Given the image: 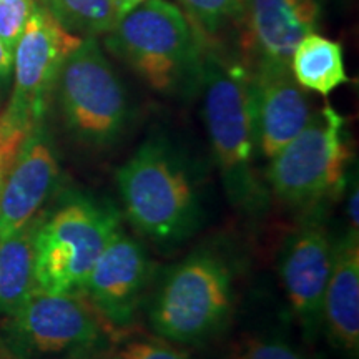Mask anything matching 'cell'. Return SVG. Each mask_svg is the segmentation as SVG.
Segmentation results:
<instances>
[{
	"label": "cell",
	"instance_id": "obj_5",
	"mask_svg": "<svg viewBox=\"0 0 359 359\" xmlns=\"http://www.w3.org/2000/svg\"><path fill=\"white\" fill-rule=\"evenodd\" d=\"M120 213L109 201L72 195L42 218L35 233V285L50 293L82 290L93 264L116 231Z\"/></svg>",
	"mask_w": 359,
	"mask_h": 359
},
{
	"label": "cell",
	"instance_id": "obj_15",
	"mask_svg": "<svg viewBox=\"0 0 359 359\" xmlns=\"http://www.w3.org/2000/svg\"><path fill=\"white\" fill-rule=\"evenodd\" d=\"M323 327L336 348L359 351V231L348 228L333 243V264L323 303Z\"/></svg>",
	"mask_w": 359,
	"mask_h": 359
},
{
	"label": "cell",
	"instance_id": "obj_28",
	"mask_svg": "<svg viewBox=\"0 0 359 359\" xmlns=\"http://www.w3.org/2000/svg\"><path fill=\"white\" fill-rule=\"evenodd\" d=\"M0 359H22L13 349L8 346V343L0 336Z\"/></svg>",
	"mask_w": 359,
	"mask_h": 359
},
{
	"label": "cell",
	"instance_id": "obj_24",
	"mask_svg": "<svg viewBox=\"0 0 359 359\" xmlns=\"http://www.w3.org/2000/svg\"><path fill=\"white\" fill-rule=\"evenodd\" d=\"M13 70V53L6 47V43L0 39V103L6 98L12 83Z\"/></svg>",
	"mask_w": 359,
	"mask_h": 359
},
{
	"label": "cell",
	"instance_id": "obj_7",
	"mask_svg": "<svg viewBox=\"0 0 359 359\" xmlns=\"http://www.w3.org/2000/svg\"><path fill=\"white\" fill-rule=\"evenodd\" d=\"M55 90L65 125L83 145L109 148L127 128V90L97 43L87 37L67 57Z\"/></svg>",
	"mask_w": 359,
	"mask_h": 359
},
{
	"label": "cell",
	"instance_id": "obj_2",
	"mask_svg": "<svg viewBox=\"0 0 359 359\" xmlns=\"http://www.w3.org/2000/svg\"><path fill=\"white\" fill-rule=\"evenodd\" d=\"M116 188L135 230L158 245H178L203 222L190 167L165 138L143 142L116 170Z\"/></svg>",
	"mask_w": 359,
	"mask_h": 359
},
{
	"label": "cell",
	"instance_id": "obj_6",
	"mask_svg": "<svg viewBox=\"0 0 359 359\" xmlns=\"http://www.w3.org/2000/svg\"><path fill=\"white\" fill-rule=\"evenodd\" d=\"M349 158L344 118L333 107L325 105L288 145L269 158L264 180L283 203L311 212L343 190Z\"/></svg>",
	"mask_w": 359,
	"mask_h": 359
},
{
	"label": "cell",
	"instance_id": "obj_17",
	"mask_svg": "<svg viewBox=\"0 0 359 359\" xmlns=\"http://www.w3.org/2000/svg\"><path fill=\"white\" fill-rule=\"evenodd\" d=\"M290 70L299 87L323 97L349 82L344 69L343 45L316 32L308 34L296 45Z\"/></svg>",
	"mask_w": 359,
	"mask_h": 359
},
{
	"label": "cell",
	"instance_id": "obj_29",
	"mask_svg": "<svg viewBox=\"0 0 359 359\" xmlns=\"http://www.w3.org/2000/svg\"><path fill=\"white\" fill-rule=\"evenodd\" d=\"M8 172L7 167H2L0 165V195H2V187H4V180H6V175Z\"/></svg>",
	"mask_w": 359,
	"mask_h": 359
},
{
	"label": "cell",
	"instance_id": "obj_13",
	"mask_svg": "<svg viewBox=\"0 0 359 359\" xmlns=\"http://www.w3.org/2000/svg\"><path fill=\"white\" fill-rule=\"evenodd\" d=\"M58 160L47 130L40 123L25 137L8 168L0 195V240L37 217L55 190Z\"/></svg>",
	"mask_w": 359,
	"mask_h": 359
},
{
	"label": "cell",
	"instance_id": "obj_3",
	"mask_svg": "<svg viewBox=\"0 0 359 359\" xmlns=\"http://www.w3.org/2000/svg\"><path fill=\"white\" fill-rule=\"evenodd\" d=\"M105 47L161 95L200 90L205 48L187 13L168 0H145L118 17Z\"/></svg>",
	"mask_w": 359,
	"mask_h": 359
},
{
	"label": "cell",
	"instance_id": "obj_20",
	"mask_svg": "<svg viewBox=\"0 0 359 359\" xmlns=\"http://www.w3.org/2000/svg\"><path fill=\"white\" fill-rule=\"evenodd\" d=\"M233 359H309L278 336H251L238 343Z\"/></svg>",
	"mask_w": 359,
	"mask_h": 359
},
{
	"label": "cell",
	"instance_id": "obj_16",
	"mask_svg": "<svg viewBox=\"0 0 359 359\" xmlns=\"http://www.w3.org/2000/svg\"><path fill=\"white\" fill-rule=\"evenodd\" d=\"M43 217L37 215L20 230L0 240V313H17L35 285V233Z\"/></svg>",
	"mask_w": 359,
	"mask_h": 359
},
{
	"label": "cell",
	"instance_id": "obj_1",
	"mask_svg": "<svg viewBox=\"0 0 359 359\" xmlns=\"http://www.w3.org/2000/svg\"><path fill=\"white\" fill-rule=\"evenodd\" d=\"M203 116L226 198L246 215H262L269 205L259 178L251 72L238 60L203 52Z\"/></svg>",
	"mask_w": 359,
	"mask_h": 359
},
{
	"label": "cell",
	"instance_id": "obj_9",
	"mask_svg": "<svg viewBox=\"0 0 359 359\" xmlns=\"http://www.w3.org/2000/svg\"><path fill=\"white\" fill-rule=\"evenodd\" d=\"M77 291L50 293L34 288L12 314L4 339L22 359L65 356L75 349L105 343V325Z\"/></svg>",
	"mask_w": 359,
	"mask_h": 359
},
{
	"label": "cell",
	"instance_id": "obj_27",
	"mask_svg": "<svg viewBox=\"0 0 359 359\" xmlns=\"http://www.w3.org/2000/svg\"><path fill=\"white\" fill-rule=\"evenodd\" d=\"M142 2H145V0H114L116 12H118V17H122L123 13H127L132 11V8L140 6Z\"/></svg>",
	"mask_w": 359,
	"mask_h": 359
},
{
	"label": "cell",
	"instance_id": "obj_10",
	"mask_svg": "<svg viewBox=\"0 0 359 359\" xmlns=\"http://www.w3.org/2000/svg\"><path fill=\"white\" fill-rule=\"evenodd\" d=\"M321 213V208L309 212L288 236L280 258L286 298L308 341L316 339L323 330V303L333 264L334 238Z\"/></svg>",
	"mask_w": 359,
	"mask_h": 359
},
{
	"label": "cell",
	"instance_id": "obj_19",
	"mask_svg": "<svg viewBox=\"0 0 359 359\" xmlns=\"http://www.w3.org/2000/svg\"><path fill=\"white\" fill-rule=\"evenodd\" d=\"M187 17L195 20L205 34H217L233 20L240 19L243 0H180Z\"/></svg>",
	"mask_w": 359,
	"mask_h": 359
},
{
	"label": "cell",
	"instance_id": "obj_25",
	"mask_svg": "<svg viewBox=\"0 0 359 359\" xmlns=\"http://www.w3.org/2000/svg\"><path fill=\"white\" fill-rule=\"evenodd\" d=\"M20 145L22 143L8 140V138L0 135V165H2V167L11 168V165L13 163V160H15L17 154H19Z\"/></svg>",
	"mask_w": 359,
	"mask_h": 359
},
{
	"label": "cell",
	"instance_id": "obj_14",
	"mask_svg": "<svg viewBox=\"0 0 359 359\" xmlns=\"http://www.w3.org/2000/svg\"><path fill=\"white\" fill-rule=\"evenodd\" d=\"M250 72L258 154L269 160L306 127L313 111L290 69L257 67Z\"/></svg>",
	"mask_w": 359,
	"mask_h": 359
},
{
	"label": "cell",
	"instance_id": "obj_8",
	"mask_svg": "<svg viewBox=\"0 0 359 359\" xmlns=\"http://www.w3.org/2000/svg\"><path fill=\"white\" fill-rule=\"evenodd\" d=\"M82 40L37 2L13 50L12 92L0 115V132L24 140L43 123L62 65Z\"/></svg>",
	"mask_w": 359,
	"mask_h": 359
},
{
	"label": "cell",
	"instance_id": "obj_26",
	"mask_svg": "<svg viewBox=\"0 0 359 359\" xmlns=\"http://www.w3.org/2000/svg\"><path fill=\"white\" fill-rule=\"evenodd\" d=\"M359 196V190H358V183L356 180H354V187L351 188V191H349V198H348V203H346V212H348V218H349V228L351 230H358V200Z\"/></svg>",
	"mask_w": 359,
	"mask_h": 359
},
{
	"label": "cell",
	"instance_id": "obj_23",
	"mask_svg": "<svg viewBox=\"0 0 359 359\" xmlns=\"http://www.w3.org/2000/svg\"><path fill=\"white\" fill-rule=\"evenodd\" d=\"M60 359H118V353H116V348L111 346L109 341H105V343L75 349V351L65 354Z\"/></svg>",
	"mask_w": 359,
	"mask_h": 359
},
{
	"label": "cell",
	"instance_id": "obj_4",
	"mask_svg": "<svg viewBox=\"0 0 359 359\" xmlns=\"http://www.w3.org/2000/svg\"><path fill=\"white\" fill-rule=\"evenodd\" d=\"M233 271L219 251L198 248L165 275L148 309L151 330L178 344H201L228 325Z\"/></svg>",
	"mask_w": 359,
	"mask_h": 359
},
{
	"label": "cell",
	"instance_id": "obj_21",
	"mask_svg": "<svg viewBox=\"0 0 359 359\" xmlns=\"http://www.w3.org/2000/svg\"><path fill=\"white\" fill-rule=\"evenodd\" d=\"M39 0H0V39L13 53Z\"/></svg>",
	"mask_w": 359,
	"mask_h": 359
},
{
	"label": "cell",
	"instance_id": "obj_11",
	"mask_svg": "<svg viewBox=\"0 0 359 359\" xmlns=\"http://www.w3.org/2000/svg\"><path fill=\"white\" fill-rule=\"evenodd\" d=\"M151 276L147 248L122 228L102 251L82 290L107 325L127 327Z\"/></svg>",
	"mask_w": 359,
	"mask_h": 359
},
{
	"label": "cell",
	"instance_id": "obj_22",
	"mask_svg": "<svg viewBox=\"0 0 359 359\" xmlns=\"http://www.w3.org/2000/svg\"><path fill=\"white\" fill-rule=\"evenodd\" d=\"M116 353L118 359H190L187 353L173 348L163 338L130 339Z\"/></svg>",
	"mask_w": 359,
	"mask_h": 359
},
{
	"label": "cell",
	"instance_id": "obj_12",
	"mask_svg": "<svg viewBox=\"0 0 359 359\" xmlns=\"http://www.w3.org/2000/svg\"><path fill=\"white\" fill-rule=\"evenodd\" d=\"M321 0H243L240 19L251 67L290 69L291 57L321 24Z\"/></svg>",
	"mask_w": 359,
	"mask_h": 359
},
{
	"label": "cell",
	"instance_id": "obj_18",
	"mask_svg": "<svg viewBox=\"0 0 359 359\" xmlns=\"http://www.w3.org/2000/svg\"><path fill=\"white\" fill-rule=\"evenodd\" d=\"M58 24L79 37L107 35L118 20L114 0H39Z\"/></svg>",
	"mask_w": 359,
	"mask_h": 359
}]
</instances>
